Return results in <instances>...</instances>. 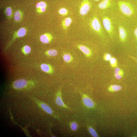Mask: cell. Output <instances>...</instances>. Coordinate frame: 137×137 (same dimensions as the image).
I'll list each match as a JSON object with an SVG mask.
<instances>
[{"label": "cell", "instance_id": "obj_16", "mask_svg": "<svg viewBox=\"0 0 137 137\" xmlns=\"http://www.w3.org/2000/svg\"><path fill=\"white\" fill-rule=\"evenodd\" d=\"M122 89L120 86L116 85H110L108 88V90L110 92H114L119 91Z\"/></svg>", "mask_w": 137, "mask_h": 137}, {"label": "cell", "instance_id": "obj_6", "mask_svg": "<svg viewBox=\"0 0 137 137\" xmlns=\"http://www.w3.org/2000/svg\"><path fill=\"white\" fill-rule=\"evenodd\" d=\"M27 80L23 79L17 80L13 82L12 85L16 89H21L24 88L27 85Z\"/></svg>", "mask_w": 137, "mask_h": 137}, {"label": "cell", "instance_id": "obj_30", "mask_svg": "<svg viewBox=\"0 0 137 137\" xmlns=\"http://www.w3.org/2000/svg\"><path fill=\"white\" fill-rule=\"evenodd\" d=\"M134 33L135 37L137 41V28L135 29L134 31Z\"/></svg>", "mask_w": 137, "mask_h": 137}, {"label": "cell", "instance_id": "obj_21", "mask_svg": "<svg viewBox=\"0 0 137 137\" xmlns=\"http://www.w3.org/2000/svg\"><path fill=\"white\" fill-rule=\"evenodd\" d=\"M56 104L60 106L63 107H64L66 108L67 107L64 104L63 101L60 96H58L56 99Z\"/></svg>", "mask_w": 137, "mask_h": 137}, {"label": "cell", "instance_id": "obj_15", "mask_svg": "<svg viewBox=\"0 0 137 137\" xmlns=\"http://www.w3.org/2000/svg\"><path fill=\"white\" fill-rule=\"evenodd\" d=\"M124 75L123 71L120 68L117 67L114 71V76L117 79H120L123 77Z\"/></svg>", "mask_w": 137, "mask_h": 137}, {"label": "cell", "instance_id": "obj_28", "mask_svg": "<svg viewBox=\"0 0 137 137\" xmlns=\"http://www.w3.org/2000/svg\"><path fill=\"white\" fill-rule=\"evenodd\" d=\"M111 58V55L108 53L105 54L104 55L103 59L105 61L109 60Z\"/></svg>", "mask_w": 137, "mask_h": 137}, {"label": "cell", "instance_id": "obj_13", "mask_svg": "<svg viewBox=\"0 0 137 137\" xmlns=\"http://www.w3.org/2000/svg\"><path fill=\"white\" fill-rule=\"evenodd\" d=\"M23 12L20 10H17L14 15L15 21L17 22H20L22 20L23 17Z\"/></svg>", "mask_w": 137, "mask_h": 137}, {"label": "cell", "instance_id": "obj_3", "mask_svg": "<svg viewBox=\"0 0 137 137\" xmlns=\"http://www.w3.org/2000/svg\"><path fill=\"white\" fill-rule=\"evenodd\" d=\"M102 21L105 29L110 37L112 38L114 34V28L110 19L107 17H104L103 18Z\"/></svg>", "mask_w": 137, "mask_h": 137}, {"label": "cell", "instance_id": "obj_22", "mask_svg": "<svg viewBox=\"0 0 137 137\" xmlns=\"http://www.w3.org/2000/svg\"><path fill=\"white\" fill-rule=\"evenodd\" d=\"M30 47L26 45L23 46L21 49L22 52L24 55H27L31 51Z\"/></svg>", "mask_w": 137, "mask_h": 137}, {"label": "cell", "instance_id": "obj_12", "mask_svg": "<svg viewBox=\"0 0 137 137\" xmlns=\"http://www.w3.org/2000/svg\"><path fill=\"white\" fill-rule=\"evenodd\" d=\"M111 0H103L98 4L99 8L102 10L108 9L111 7Z\"/></svg>", "mask_w": 137, "mask_h": 137}, {"label": "cell", "instance_id": "obj_7", "mask_svg": "<svg viewBox=\"0 0 137 137\" xmlns=\"http://www.w3.org/2000/svg\"><path fill=\"white\" fill-rule=\"evenodd\" d=\"M118 29L120 40L122 42H125L127 37V33L126 30L123 26H119Z\"/></svg>", "mask_w": 137, "mask_h": 137}, {"label": "cell", "instance_id": "obj_26", "mask_svg": "<svg viewBox=\"0 0 137 137\" xmlns=\"http://www.w3.org/2000/svg\"><path fill=\"white\" fill-rule=\"evenodd\" d=\"M89 130L90 133L93 137H98V136L95 130L92 127L89 128Z\"/></svg>", "mask_w": 137, "mask_h": 137}, {"label": "cell", "instance_id": "obj_17", "mask_svg": "<svg viewBox=\"0 0 137 137\" xmlns=\"http://www.w3.org/2000/svg\"><path fill=\"white\" fill-rule=\"evenodd\" d=\"M4 13L8 19H10L13 15L12 11L10 7H8L4 11Z\"/></svg>", "mask_w": 137, "mask_h": 137}, {"label": "cell", "instance_id": "obj_14", "mask_svg": "<svg viewBox=\"0 0 137 137\" xmlns=\"http://www.w3.org/2000/svg\"><path fill=\"white\" fill-rule=\"evenodd\" d=\"M72 22V19L69 17L66 18L62 21V25L64 29H67Z\"/></svg>", "mask_w": 137, "mask_h": 137}, {"label": "cell", "instance_id": "obj_27", "mask_svg": "<svg viewBox=\"0 0 137 137\" xmlns=\"http://www.w3.org/2000/svg\"><path fill=\"white\" fill-rule=\"evenodd\" d=\"M70 126L71 129L73 131H76L78 129V125L76 123L74 122L72 123L71 124Z\"/></svg>", "mask_w": 137, "mask_h": 137}, {"label": "cell", "instance_id": "obj_8", "mask_svg": "<svg viewBox=\"0 0 137 137\" xmlns=\"http://www.w3.org/2000/svg\"><path fill=\"white\" fill-rule=\"evenodd\" d=\"M53 37L50 34L46 33L41 35L40 37V40L42 43L47 44L50 42L52 40Z\"/></svg>", "mask_w": 137, "mask_h": 137}, {"label": "cell", "instance_id": "obj_20", "mask_svg": "<svg viewBox=\"0 0 137 137\" xmlns=\"http://www.w3.org/2000/svg\"><path fill=\"white\" fill-rule=\"evenodd\" d=\"M45 54L49 56L55 57L58 54V52L55 49H51L45 52Z\"/></svg>", "mask_w": 137, "mask_h": 137}, {"label": "cell", "instance_id": "obj_23", "mask_svg": "<svg viewBox=\"0 0 137 137\" xmlns=\"http://www.w3.org/2000/svg\"><path fill=\"white\" fill-rule=\"evenodd\" d=\"M109 61L112 67L114 68L117 66V60L116 58L113 57L111 58Z\"/></svg>", "mask_w": 137, "mask_h": 137}, {"label": "cell", "instance_id": "obj_24", "mask_svg": "<svg viewBox=\"0 0 137 137\" xmlns=\"http://www.w3.org/2000/svg\"><path fill=\"white\" fill-rule=\"evenodd\" d=\"M58 12L60 15L63 16H65L68 14V10L67 9L64 8L60 9Z\"/></svg>", "mask_w": 137, "mask_h": 137}, {"label": "cell", "instance_id": "obj_32", "mask_svg": "<svg viewBox=\"0 0 137 137\" xmlns=\"http://www.w3.org/2000/svg\"><path fill=\"white\" fill-rule=\"evenodd\" d=\"M136 61V62H137V61Z\"/></svg>", "mask_w": 137, "mask_h": 137}, {"label": "cell", "instance_id": "obj_1", "mask_svg": "<svg viewBox=\"0 0 137 137\" xmlns=\"http://www.w3.org/2000/svg\"><path fill=\"white\" fill-rule=\"evenodd\" d=\"M118 5L120 11L124 15L130 17L134 14V11L133 8L131 4L129 3L120 1L118 2Z\"/></svg>", "mask_w": 137, "mask_h": 137}, {"label": "cell", "instance_id": "obj_18", "mask_svg": "<svg viewBox=\"0 0 137 137\" xmlns=\"http://www.w3.org/2000/svg\"><path fill=\"white\" fill-rule=\"evenodd\" d=\"M63 58L64 61L66 63H70L73 60L72 56L69 54H65L63 56Z\"/></svg>", "mask_w": 137, "mask_h": 137}, {"label": "cell", "instance_id": "obj_10", "mask_svg": "<svg viewBox=\"0 0 137 137\" xmlns=\"http://www.w3.org/2000/svg\"><path fill=\"white\" fill-rule=\"evenodd\" d=\"M83 95V102L86 106L89 108L94 107L95 105L94 102L87 96Z\"/></svg>", "mask_w": 137, "mask_h": 137}, {"label": "cell", "instance_id": "obj_19", "mask_svg": "<svg viewBox=\"0 0 137 137\" xmlns=\"http://www.w3.org/2000/svg\"><path fill=\"white\" fill-rule=\"evenodd\" d=\"M41 106L43 109L47 113L49 114H52L53 113L52 110L46 104L42 103L41 104Z\"/></svg>", "mask_w": 137, "mask_h": 137}, {"label": "cell", "instance_id": "obj_2", "mask_svg": "<svg viewBox=\"0 0 137 137\" xmlns=\"http://www.w3.org/2000/svg\"><path fill=\"white\" fill-rule=\"evenodd\" d=\"M90 26L94 31L102 37H104L103 29L98 18L97 17H93L90 21Z\"/></svg>", "mask_w": 137, "mask_h": 137}, {"label": "cell", "instance_id": "obj_9", "mask_svg": "<svg viewBox=\"0 0 137 137\" xmlns=\"http://www.w3.org/2000/svg\"><path fill=\"white\" fill-rule=\"evenodd\" d=\"M77 47L87 57H89L91 56L92 51L88 47L82 45H79Z\"/></svg>", "mask_w": 137, "mask_h": 137}, {"label": "cell", "instance_id": "obj_4", "mask_svg": "<svg viewBox=\"0 0 137 137\" xmlns=\"http://www.w3.org/2000/svg\"><path fill=\"white\" fill-rule=\"evenodd\" d=\"M27 29L24 28H21L14 33L11 40L8 43L5 49V50H7L11 45L12 43L15 40L18 38L22 37L27 34Z\"/></svg>", "mask_w": 137, "mask_h": 137}, {"label": "cell", "instance_id": "obj_5", "mask_svg": "<svg viewBox=\"0 0 137 137\" xmlns=\"http://www.w3.org/2000/svg\"><path fill=\"white\" fill-rule=\"evenodd\" d=\"M91 7V4L89 0H83L79 9V13L82 16H85L88 14Z\"/></svg>", "mask_w": 137, "mask_h": 137}, {"label": "cell", "instance_id": "obj_29", "mask_svg": "<svg viewBox=\"0 0 137 137\" xmlns=\"http://www.w3.org/2000/svg\"><path fill=\"white\" fill-rule=\"evenodd\" d=\"M45 8H40L39 9H36V11L38 13H41L45 11L46 10Z\"/></svg>", "mask_w": 137, "mask_h": 137}, {"label": "cell", "instance_id": "obj_11", "mask_svg": "<svg viewBox=\"0 0 137 137\" xmlns=\"http://www.w3.org/2000/svg\"><path fill=\"white\" fill-rule=\"evenodd\" d=\"M41 69L47 73L52 74L54 72L53 68L50 65L45 64H42L40 66Z\"/></svg>", "mask_w": 137, "mask_h": 137}, {"label": "cell", "instance_id": "obj_25", "mask_svg": "<svg viewBox=\"0 0 137 137\" xmlns=\"http://www.w3.org/2000/svg\"><path fill=\"white\" fill-rule=\"evenodd\" d=\"M36 9H39L40 8H45L47 7V4L46 3L43 1H41L37 3L36 6Z\"/></svg>", "mask_w": 137, "mask_h": 137}, {"label": "cell", "instance_id": "obj_31", "mask_svg": "<svg viewBox=\"0 0 137 137\" xmlns=\"http://www.w3.org/2000/svg\"><path fill=\"white\" fill-rule=\"evenodd\" d=\"M94 0L95 1H98L100 0Z\"/></svg>", "mask_w": 137, "mask_h": 137}]
</instances>
